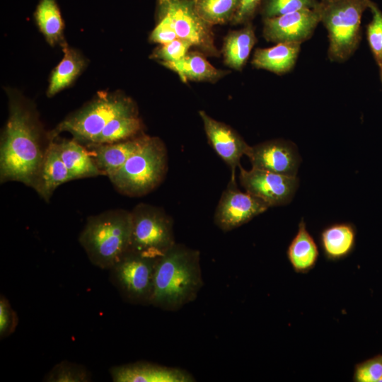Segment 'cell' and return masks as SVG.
<instances>
[{"label": "cell", "mask_w": 382, "mask_h": 382, "mask_svg": "<svg viewBox=\"0 0 382 382\" xmlns=\"http://www.w3.org/2000/svg\"><path fill=\"white\" fill-rule=\"evenodd\" d=\"M8 115L0 139V181H16L34 189L50 141L34 104L7 89Z\"/></svg>", "instance_id": "1"}, {"label": "cell", "mask_w": 382, "mask_h": 382, "mask_svg": "<svg viewBox=\"0 0 382 382\" xmlns=\"http://www.w3.org/2000/svg\"><path fill=\"white\" fill-rule=\"evenodd\" d=\"M199 252L176 243L156 262L151 306L175 311L194 301L203 285Z\"/></svg>", "instance_id": "2"}, {"label": "cell", "mask_w": 382, "mask_h": 382, "mask_svg": "<svg viewBox=\"0 0 382 382\" xmlns=\"http://www.w3.org/2000/svg\"><path fill=\"white\" fill-rule=\"evenodd\" d=\"M131 232V212L110 209L89 216L79 241L93 265L109 270L129 250Z\"/></svg>", "instance_id": "3"}, {"label": "cell", "mask_w": 382, "mask_h": 382, "mask_svg": "<svg viewBox=\"0 0 382 382\" xmlns=\"http://www.w3.org/2000/svg\"><path fill=\"white\" fill-rule=\"evenodd\" d=\"M138 108L131 98L120 93H99L80 109L66 117L49 132L50 141L63 132H69L74 140L86 146L93 142L105 125L121 116H139Z\"/></svg>", "instance_id": "4"}, {"label": "cell", "mask_w": 382, "mask_h": 382, "mask_svg": "<svg viewBox=\"0 0 382 382\" xmlns=\"http://www.w3.org/2000/svg\"><path fill=\"white\" fill-rule=\"evenodd\" d=\"M168 151L157 137L144 144L109 178L115 188L129 197H141L156 189L168 171Z\"/></svg>", "instance_id": "5"}, {"label": "cell", "mask_w": 382, "mask_h": 382, "mask_svg": "<svg viewBox=\"0 0 382 382\" xmlns=\"http://www.w3.org/2000/svg\"><path fill=\"white\" fill-rule=\"evenodd\" d=\"M320 22L328 34V57L344 62L357 50L361 40L363 13L371 0H319Z\"/></svg>", "instance_id": "6"}, {"label": "cell", "mask_w": 382, "mask_h": 382, "mask_svg": "<svg viewBox=\"0 0 382 382\" xmlns=\"http://www.w3.org/2000/svg\"><path fill=\"white\" fill-rule=\"evenodd\" d=\"M131 215L130 251L158 258L175 244L173 220L163 209L140 203Z\"/></svg>", "instance_id": "7"}, {"label": "cell", "mask_w": 382, "mask_h": 382, "mask_svg": "<svg viewBox=\"0 0 382 382\" xmlns=\"http://www.w3.org/2000/svg\"><path fill=\"white\" fill-rule=\"evenodd\" d=\"M157 260L129 250L109 269L112 283L128 302L151 304Z\"/></svg>", "instance_id": "8"}, {"label": "cell", "mask_w": 382, "mask_h": 382, "mask_svg": "<svg viewBox=\"0 0 382 382\" xmlns=\"http://www.w3.org/2000/svg\"><path fill=\"white\" fill-rule=\"evenodd\" d=\"M156 14L167 17L178 38L185 40L209 57H219L212 25L195 9L194 0H156Z\"/></svg>", "instance_id": "9"}, {"label": "cell", "mask_w": 382, "mask_h": 382, "mask_svg": "<svg viewBox=\"0 0 382 382\" xmlns=\"http://www.w3.org/2000/svg\"><path fill=\"white\" fill-rule=\"evenodd\" d=\"M239 180L245 192L262 199L270 207L289 203L299 185L296 176H286L252 168L239 166Z\"/></svg>", "instance_id": "10"}, {"label": "cell", "mask_w": 382, "mask_h": 382, "mask_svg": "<svg viewBox=\"0 0 382 382\" xmlns=\"http://www.w3.org/2000/svg\"><path fill=\"white\" fill-rule=\"evenodd\" d=\"M270 206L262 199L245 192H241L236 180H230L216 207L214 221L227 232L248 222L265 212Z\"/></svg>", "instance_id": "11"}, {"label": "cell", "mask_w": 382, "mask_h": 382, "mask_svg": "<svg viewBox=\"0 0 382 382\" xmlns=\"http://www.w3.org/2000/svg\"><path fill=\"white\" fill-rule=\"evenodd\" d=\"M320 22L318 8L303 9L263 19L264 38L274 43H298L308 40Z\"/></svg>", "instance_id": "12"}, {"label": "cell", "mask_w": 382, "mask_h": 382, "mask_svg": "<svg viewBox=\"0 0 382 382\" xmlns=\"http://www.w3.org/2000/svg\"><path fill=\"white\" fill-rule=\"evenodd\" d=\"M245 156L252 168L286 176H296L301 160L296 146L283 139L250 146Z\"/></svg>", "instance_id": "13"}, {"label": "cell", "mask_w": 382, "mask_h": 382, "mask_svg": "<svg viewBox=\"0 0 382 382\" xmlns=\"http://www.w3.org/2000/svg\"><path fill=\"white\" fill-rule=\"evenodd\" d=\"M198 113L209 142L231 168V180H236V168L240 166L241 158L246 154L250 146L231 126L212 118L204 110Z\"/></svg>", "instance_id": "14"}, {"label": "cell", "mask_w": 382, "mask_h": 382, "mask_svg": "<svg viewBox=\"0 0 382 382\" xmlns=\"http://www.w3.org/2000/svg\"><path fill=\"white\" fill-rule=\"evenodd\" d=\"M110 374L114 382H193L195 378L185 370L147 361L112 366Z\"/></svg>", "instance_id": "15"}, {"label": "cell", "mask_w": 382, "mask_h": 382, "mask_svg": "<svg viewBox=\"0 0 382 382\" xmlns=\"http://www.w3.org/2000/svg\"><path fill=\"white\" fill-rule=\"evenodd\" d=\"M147 136L142 133L122 141L92 144L85 146L102 175L110 177L144 144Z\"/></svg>", "instance_id": "16"}, {"label": "cell", "mask_w": 382, "mask_h": 382, "mask_svg": "<svg viewBox=\"0 0 382 382\" xmlns=\"http://www.w3.org/2000/svg\"><path fill=\"white\" fill-rule=\"evenodd\" d=\"M73 180L66 165L62 160L54 140H51L47 148L34 190L46 202L57 187Z\"/></svg>", "instance_id": "17"}, {"label": "cell", "mask_w": 382, "mask_h": 382, "mask_svg": "<svg viewBox=\"0 0 382 382\" xmlns=\"http://www.w3.org/2000/svg\"><path fill=\"white\" fill-rule=\"evenodd\" d=\"M161 65L176 73L181 81L215 83L230 72L214 67L200 51H190L180 61Z\"/></svg>", "instance_id": "18"}, {"label": "cell", "mask_w": 382, "mask_h": 382, "mask_svg": "<svg viewBox=\"0 0 382 382\" xmlns=\"http://www.w3.org/2000/svg\"><path fill=\"white\" fill-rule=\"evenodd\" d=\"M301 44L277 43L267 48L256 49L251 60L252 65L261 69L283 75L290 71L296 64Z\"/></svg>", "instance_id": "19"}, {"label": "cell", "mask_w": 382, "mask_h": 382, "mask_svg": "<svg viewBox=\"0 0 382 382\" xmlns=\"http://www.w3.org/2000/svg\"><path fill=\"white\" fill-rule=\"evenodd\" d=\"M256 42L252 22L243 25L241 29L228 32L224 39L221 50L225 64L234 70L241 71Z\"/></svg>", "instance_id": "20"}, {"label": "cell", "mask_w": 382, "mask_h": 382, "mask_svg": "<svg viewBox=\"0 0 382 382\" xmlns=\"http://www.w3.org/2000/svg\"><path fill=\"white\" fill-rule=\"evenodd\" d=\"M55 141L58 153L74 180L101 175L86 147L72 139Z\"/></svg>", "instance_id": "21"}, {"label": "cell", "mask_w": 382, "mask_h": 382, "mask_svg": "<svg viewBox=\"0 0 382 382\" xmlns=\"http://www.w3.org/2000/svg\"><path fill=\"white\" fill-rule=\"evenodd\" d=\"M62 47L63 58L51 74L47 91L48 97L69 86L86 66V59L77 50L69 47L66 42Z\"/></svg>", "instance_id": "22"}, {"label": "cell", "mask_w": 382, "mask_h": 382, "mask_svg": "<svg viewBox=\"0 0 382 382\" xmlns=\"http://www.w3.org/2000/svg\"><path fill=\"white\" fill-rule=\"evenodd\" d=\"M318 255V246L302 219L287 249L289 261L296 272L306 273L315 267Z\"/></svg>", "instance_id": "23"}, {"label": "cell", "mask_w": 382, "mask_h": 382, "mask_svg": "<svg viewBox=\"0 0 382 382\" xmlns=\"http://www.w3.org/2000/svg\"><path fill=\"white\" fill-rule=\"evenodd\" d=\"M356 230L350 224H337L325 228L320 234V244L325 256L332 260L347 256L355 245Z\"/></svg>", "instance_id": "24"}, {"label": "cell", "mask_w": 382, "mask_h": 382, "mask_svg": "<svg viewBox=\"0 0 382 382\" xmlns=\"http://www.w3.org/2000/svg\"><path fill=\"white\" fill-rule=\"evenodd\" d=\"M35 23L51 46L66 42L64 38V23L56 0H40L34 12Z\"/></svg>", "instance_id": "25"}, {"label": "cell", "mask_w": 382, "mask_h": 382, "mask_svg": "<svg viewBox=\"0 0 382 382\" xmlns=\"http://www.w3.org/2000/svg\"><path fill=\"white\" fill-rule=\"evenodd\" d=\"M142 129L143 123L139 116L117 117L105 125L92 144H111L125 141L142 134Z\"/></svg>", "instance_id": "26"}, {"label": "cell", "mask_w": 382, "mask_h": 382, "mask_svg": "<svg viewBox=\"0 0 382 382\" xmlns=\"http://www.w3.org/2000/svg\"><path fill=\"white\" fill-rule=\"evenodd\" d=\"M198 14L211 25L231 22L241 0H194Z\"/></svg>", "instance_id": "27"}, {"label": "cell", "mask_w": 382, "mask_h": 382, "mask_svg": "<svg viewBox=\"0 0 382 382\" xmlns=\"http://www.w3.org/2000/svg\"><path fill=\"white\" fill-rule=\"evenodd\" d=\"M319 0H262L258 13L262 19L280 16L303 9L316 8Z\"/></svg>", "instance_id": "28"}, {"label": "cell", "mask_w": 382, "mask_h": 382, "mask_svg": "<svg viewBox=\"0 0 382 382\" xmlns=\"http://www.w3.org/2000/svg\"><path fill=\"white\" fill-rule=\"evenodd\" d=\"M44 381L47 382H88L91 374L84 366L68 361L57 364L46 374Z\"/></svg>", "instance_id": "29"}, {"label": "cell", "mask_w": 382, "mask_h": 382, "mask_svg": "<svg viewBox=\"0 0 382 382\" xmlns=\"http://www.w3.org/2000/svg\"><path fill=\"white\" fill-rule=\"evenodd\" d=\"M369 8L372 18L366 25V40L374 59L380 67L382 66V11L372 1Z\"/></svg>", "instance_id": "30"}, {"label": "cell", "mask_w": 382, "mask_h": 382, "mask_svg": "<svg viewBox=\"0 0 382 382\" xmlns=\"http://www.w3.org/2000/svg\"><path fill=\"white\" fill-rule=\"evenodd\" d=\"M192 47L189 42L176 38L170 42L159 45L151 53L150 58L160 64L175 62L183 59Z\"/></svg>", "instance_id": "31"}, {"label": "cell", "mask_w": 382, "mask_h": 382, "mask_svg": "<svg viewBox=\"0 0 382 382\" xmlns=\"http://www.w3.org/2000/svg\"><path fill=\"white\" fill-rule=\"evenodd\" d=\"M355 382H382V355H377L355 366Z\"/></svg>", "instance_id": "32"}, {"label": "cell", "mask_w": 382, "mask_h": 382, "mask_svg": "<svg viewBox=\"0 0 382 382\" xmlns=\"http://www.w3.org/2000/svg\"><path fill=\"white\" fill-rule=\"evenodd\" d=\"M156 25L149 35L150 42L163 45L178 38L175 30L167 17L156 14Z\"/></svg>", "instance_id": "33"}, {"label": "cell", "mask_w": 382, "mask_h": 382, "mask_svg": "<svg viewBox=\"0 0 382 382\" xmlns=\"http://www.w3.org/2000/svg\"><path fill=\"white\" fill-rule=\"evenodd\" d=\"M16 313L11 308L8 300L3 295L0 296V337L4 338L12 334L18 325Z\"/></svg>", "instance_id": "34"}, {"label": "cell", "mask_w": 382, "mask_h": 382, "mask_svg": "<svg viewBox=\"0 0 382 382\" xmlns=\"http://www.w3.org/2000/svg\"><path fill=\"white\" fill-rule=\"evenodd\" d=\"M262 0H241L240 6L231 21L232 25H245L252 22L259 11Z\"/></svg>", "instance_id": "35"}, {"label": "cell", "mask_w": 382, "mask_h": 382, "mask_svg": "<svg viewBox=\"0 0 382 382\" xmlns=\"http://www.w3.org/2000/svg\"><path fill=\"white\" fill-rule=\"evenodd\" d=\"M379 74H380V79L382 83V66L379 67Z\"/></svg>", "instance_id": "36"}]
</instances>
